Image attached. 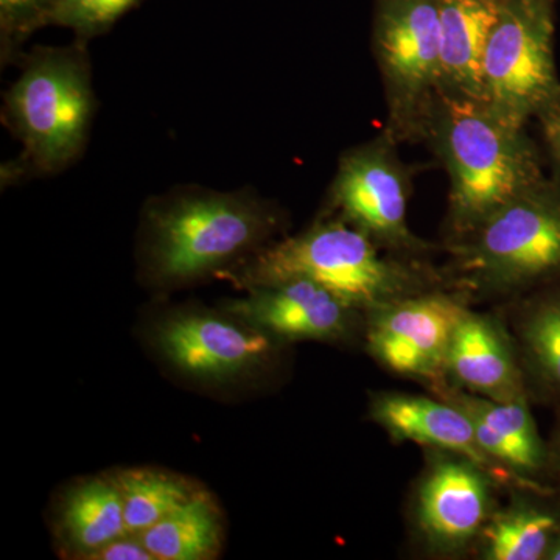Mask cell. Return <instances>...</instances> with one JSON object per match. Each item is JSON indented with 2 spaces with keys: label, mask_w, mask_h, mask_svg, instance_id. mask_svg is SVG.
<instances>
[{
  "label": "cell",
  "mask_w": 560,
  "mask_h": 560,
  "mask_svg": "<svg viewBox=\"0 0 560 560\" xmlns=\"http://www.w3.org/2000/svg\"><path fill=\"white\" fill-rule=\"evenodd\" d=\"M419 138L430 140L451 180V242L547 178L525 125L506 119L480 98L438 92Z\"/></svg>",
  "instance_id": "6da1fadb"
},
{
  "label": "cell",
  "mask_w": 560,
  "mask_h": 560,
  "mask_svg": "<svg viewBox=\"0 0 560 560\" xmlns=\"http://www.w3.org/2000/svg\"><path fill=\"white\" fill-rule=\"evenodd\" d=\"M280 226V210L257 191L176 187L143 208L142 268L158 285L220 276L267 248Z\"/></svg>",
  "instance_id": "7a4b0ae2"
},
{
  "label": "cell",
  "mask_w": 560,
  "mask_h": 560,
  "mask_svg": "<svg viewBox=\"0 0 560 560\" xmlns=\"http://www.w3.org/2000/svg\"><path fill=\"white\" fill-rule=\"evenodd\" d=\"M220 276L245 290L308 279L364 316L442 283L422 261L388 253L370 235L331 215L320 217L301 234L271 243L241 268Z\"/></svg>",
  "instance_id": "3957f363"
},
{
  "label": "cell",
  "mask_w": 560,
  "mask_h": 560,
  "mask_svg": "<svg viewBox=\"0 0 560 560\" xmlns=\"http://www.w3.org/2000/svg\"><path fill=\"white\" fill-rule=\"evenodd\" d=\"M20 66L2 103L3 124L22 145L11 168L55 175L83 154L97 108L86 40L36 47Z\"/></svg>",
  "instance_id": "277c9868"
},
{
  "label": "cell",
  "mask_w": 560,
  "mask_h": 560,
  "mask_svg": "<svg viewBox=\"0 0 560 560\" xmlns=\"http://www.w3.org/2000/svg\"><path fill=\"white\" fill-rule=\"evenodd\" d=\"M460 289L478 296L529 293L560 280V178H545L451 242Z\"/></svg>",
  "instance_id": "5b68a950"
},
{
  "label": "cell",
  "mask_w": 560,
  "mask_h": 560,
  "mask_svg": "<svg viewBox=\"0 0 560 560\" xmlns=\"http://www.w3.org/2000/svg\"><path fill=\"white\" fill-rule=\"evenodd\" d=\"M555 0H503L482 58V101L515 124L539 119L559 97Z\"/></svg>",
  "instance_id": "8992f818"
},
{
  "label": "cell",
  "mask_w": 560,
  "mask_h": 560,
  "mask_svg": "<svg viewBox=\"0 0 560 560\" xmlns=\"http://www.w3.org/2000/svg\"><path fill=\"white\" fill-rule=\"evenodd\" d=\"M375 60L397 140L419 139L441 91V24L436 0H378L372 35Z\"/></svg>",
  "instance_id": "52a82bcc"
},
{
  "label": "cell",
  "mask_w": 560,
  "mask_h": 560,
  "mask_svg": "<svg viewBox=\"0 0 560 560\" xmlns=\"http://www.w3.org/2000/svg\"><path fill=\"white\" fill-rule=\"evenodd\" d=\"M388 130L341 154L326 215L338 217L396 256L420 260L430 245L408 224L411 173Z\"/></svg>",
  "instance_id": "ba28073f"
},
{
  "label": "cell",
  "mask_w": 560,
  "mask_h": 560,
  "mask_svg": "<svg viewBox=\"0 0 560 560\" xmlns=\"http://www.w3.org/2000/svg\"><path fill=\"white\" fill-rule=\"evenodd\" d=\"M469 305L463 294L431 289L368 313L364 342L372 359L394 374L447 385L453 335Z\"/></svg>",
  "instance_id": "9c48e42d"
},
{
  "label": "cell",
  "mask_w": 560,
  "mask_h": 560,
  "mask_svg": "<svg viewBox=\"0 0 560 560\" xmlns=\"http://www.w3.org/2000/svg\"><path fill=\"white\" fill-rule=\"evenodd\" d=\"M433 452L412 500V525L431 555L459 556L480 539L501 482L467 456Z\"/></svg>",
  "instance_id": "30bf717a"
},
{
  "label": "cell",
  "mask_w": 560,
  "mask_h": 560,
  "mask_svg": "<svg viewBox=\"0 0 560 560\" xmlns=\"http://www.w3.org/2000/svg\"><path fill=\"white\" fill-rule=\"evenodd\" d=\"M154 341L162 357L183 374L221 382L242 377L267 363L276 338L242 319L183 312L162 320Z\"/></svg>",
  "instance_id": "8fae6325"
},
{
  "label": "cell",
  "mask_w": 560,
  "mask_h": 560,
  "mask_svg": "<svg viewBox=\"0 0 560 560\" xmlns=\"http://www.w3.org/2000/svg\"><path fill=\"white\" fill-rule=\"evenodd\" d=\"M224 311L267 331L276 340L342 341L364 329L363 313L308 279H287L253 287Z\"/></svg>",
  "instance_id": "7c38bea8"
},
{
  "label": "cell",
  "mask_w": 560,
  "mask_h": 560,
  "mask_svg": "<svg viewBox=\"0 0 560 560\" xmlns=\"http://www.w3.org/2000/svg\"><path fill=\"white\" fill-rule=\"evenodd\" d=\"M434 394L469 416L481 451L512 480L523 489H539L537 478L550 464L551 453L530 415L528 397L499 401L448 385Z\"/></svg>",
  "instance_id": "4fadbf2b"
},
{
  "label": "cell",
  "mask_w": 560,
  "mask_h": 560,
  "mask_svg": "<svg viewBox=\"0 0 560 560\" xmlns=\"http://www.w3.org/2000/svg\"><path fill=\"white\" fill-rule=\"evenodd\" d=\"M447 385L499 401L528 397L514 337L497 316L464 313L448 352Z\"/></svg>",
  "instance_id": "5bb4252c"
},
{
  "label": "cell",
  "mask_w": 560,
  "mask_h": 560,
  "mask_svg": "<svg viewBox=\"0 0 560 560\" xmlns=\"http://www.w3.org/2000/svg\"><path fill=\"white\" fill-rule=\"evenodd\" d=\"M370 418L393 441L458 453L488 469L501 485L521 488L481 451L469 416L442 397L433 399L399 390H382L371 396Z\"/></svg>",
  "instance_id": "9a60e30c"
},
{
  "label": "cell",
  "mask_w": 560,
  "mask_h": 560,
  "mask_svg": "<svg viewBox=\"0 0 560 560\" xmlns=\"http://www.w3.org/2000/svg\"><path fill=\"white\" fill-rule=\"evenodd\" d=\"M441 91L482 101V58L503 0H436Z\"/></svg>",
  "instance_id": "2e32d148"
},
{
  "label": "cell",
  "mask_w": 560,
  "mask_h": 560,
  "mask_svg": "<svg viewBox=\"0 0 560 560\" xmlns=\"http://www.w3.org/2000/svg\"><path fill=\"white\" fill-rule=\"evenodd\" d=\"M512 337L528 389L560 401V280L523 302Z\"/></svg>",
  "instance_id": "e0dca14e"
},
{
  "label": "cell",
  "mask_w": 560,
  "mask_h": 560,
  "mask_svg": "<svg viewBox=\"0 0 560 560\" xmlns=\"http://www.w3.org/2000/svg\"><path fill=\"white\" fill-rule=\"evenodd\" d=\"M559 529L558 508L517 493L506 506H497L475 550L485 560H545Z\"/></svg>",
  "instance_id": "ac0fdd59"
},
{
  "label": "cell",
  "mask_w": 560,
  "mask_h": 560,
  "mask_svg": "<svg viewBox=\"0 0 560 560\" xmlns=\"http://www.w3.org/2000/svg\"><path fill=\"white\" fill-rule=\"evenodd\" d=\"M61 526L69 544L83 556L127 536L124 500L116 480L81 482L66 495Z\"/></svg>",
  "instance_id": "d6986e66"
},
{
  "label": "cell",
  "mask_w": 560,
  "mask_h": 560,
  "mask_svg": "<svg viewBox=\"0 0 560 560\" xmlns=\"http://www.w3.org/2000/svg\"><path fill=\"white\" fill-rule=\"evenodd\" d=\"M221 533L215 504L206 493L195 492L139 539L158 560H208L219 552Z\"/></svg>",
  "instance_id": "ffe728a7"
},
{
  "label": "cell",
  "mask_w": 560,
  "mask_h": 560,
  "mask_svg": "<svg viewBox=\"0 0 560 560\" xmlns=\"http://www.w3.org/2000/svg\"><path fill=\"white\" fill-rule=\"evenodd\" d=\"M128 534L156 525L194 497L186 481L156 470H128L117 477Z\"/></svg>",
  "instance_id": "44dd1931"
},
{
  "label": "cell",
  "mask_w": 560,
  "mask_h": 560,
  "mask_svg": "<svg viewBox=\"0 0 560 560\" xmlns=\"http://www.w3.org/2000/svg\"><path fill=\"white\" fill-rule=\"evenodd\" d=\"M140 0H55L47 24L69 28L86 40L113 27Z\"/></svg>",
  "instance_id": "7402d4cb"
},
{
  "label": "cell",
  "mask_w": 560,
  "mask_h": 560,
  "mask_svg": "<svg viewBox=\"0 0 560 560\" xmlns=\"http://www.w3.org/2000/svg\"><path fill=\"white\" fill-rule=\"evenodd\" d=\"M55 0H0V62L3 68L20 65L25 40L36 28L47 25Z\"/></svg>",
  "instance_id": "603a6c76"
},
{
  "label": "cell",
  "mask_w": 560,
  "mask_h": 560,
  "mask_svg": "<svg viewBox=\"0 0 560 560\" xmlns=\"http://www.w3.org/2000/svg\"><path fill=\"white\" fill-rule=\"evenodd\" d=\"M131 534L103 545L84 559L92 560H154L140 539H131Z\"/></svg>",
  "instance_id": "cb8c5ba5"
},
{
  "label": "cell",
  "mask_w": 560,
  "mask_h": 560,
  "mask_svg": "<svg viewBox=\"0 0 560 560\" xmlns=\"http://www.w3.org/2000/svg\"><path fill=\"white\" fill-rule=\"evenodd\" d=\"M541 125V135H544L545 145H547L548 156L555 167L556 176L560 178V94L550 108L537 119Z\"/></svg>",
  "instance_id": "d4e9b609"
},
{
  "label": "cell",
  "mask_w": 560,
  "mask_h": 560,
  "mask_svg": "<svg viewBox=\"0 0 560 560\" xmlns=\"http://www.w3.org/2000/svg\"><path fill=\"white\" fill-rule=\"evenodd\" d=\"M545 560H560V529L556 534L555 539H552L550 550L545 556Z\"/></svg>",
  "instance_id": "484cf974"
},
{
  "label": "cell",
  "mask_w": 560,
  "mask_h": 560,
  "mask_svg": "<svg viewBox=\"0 0 560 560\" xmlns=\"http://www.w3.org/2000/svg\"><path fill=\"white\" fill-rule=\"evenodd\" d=\"M551 455L556 460V466H558L560 470V429L558 431V436H556L555 445H552Z\"/></svg>",
  "instance_id": "4316f807"
}]
</instances>
